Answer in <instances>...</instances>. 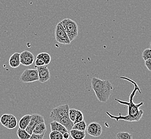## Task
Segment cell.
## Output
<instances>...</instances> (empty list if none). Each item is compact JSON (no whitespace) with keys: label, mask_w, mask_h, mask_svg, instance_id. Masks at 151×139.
Returning a JSON list of instances; mask_svg holds the SVG:
<instances>
[{"label":"cell","mask_w":151,"mask_h":139,"mask_svg":"<svg viewBox=\"0 0 151 139\" xmlns=\"http://www.w3.org/2000/svg\"><path fill=\"white\" fill-rule=\"evenodd\" d=\"M124 78L127 79V80H128L129 81H131V82H132L133 84L134 85V90H132V92H131L130 95L129 101L126 102L124 101H121V100H119V99H115V100L119 103L120 104H123V105H125L128 106V114L125 116H122L121 113H119V116H114L108 111H106V113L111 119L116 120V122H119V120H123L125 121L130 122H139L142 118V115L144 114L143 110L139 109V107L144 104V102H140L139 103L136 104V103H134V97L137 90L139 91L140 94H141V91H140L138 86L137 85L135 82L132 81L129 79L125 78Z\"/></svg>","instance_id":"cell-1"},{"label":"cell","mask_w":151,"mask_h":139,"mask_svg":"<svg viewBox=\"0 0 151 139\" xmlns=\"http://www.w3.org/2000/svg\"><path fill=\"white\" fill-rule=\"evenodd\" d=\"M91 82L96 98L102 103H106L113 93V85L108 80H102L96 77H93Z\"/></svg>","instance_id":"cell-2"},{"label":"cell","mask_w":151,"mask_h":139,"mask_svg":"<svg viewBox=\"0 0 151 139\" xmlns=\"http://www.w3.org/2000/svg\"><path fill=\"white\" fill-rule=\"evenodd\" d=\"M69 106L68 104H63L52 109L50 117L53 121L60 123L64 126L68 131L73 129V123L69 117Z\"/></svg>","instance_id":"cell-3"},{"label":"cell","mask_w":151,"mask_h":139,"mask_svg":"<svg viewBox=\"0 0 151 139\" xmlns=\"http://www.w3.org/2000/svg\"><path fill=\"white\" fill-rule=\"evenodd\" d=\"M60 22L63 27L70 42L74 40L78 36V27L77 24L75 21L69 18L64 19L61 20Z\"/></svg>","instance_id":"cell-4"},{"label":"cell","mask_w":151,"mask_h":139,"mask_svg":"<svg viewBox=\"0 0 151 139\" xmlns=\"http://www.w3.org/2000/svg\"><path fill=\"white\" fill-rule=\"evenodd\" d=\"M55 37L57 42L63 44H69L71 43L61 22L60 21L56 26Z\"/></svg>","instance_id":"cell-5"},{"label":"cell","mask_w":151,"mask_h":139,"mask_svg":"<svg viewBox=\"0 0 151 139\" xmlns=\"http://www.w3.org/2000/svg\"><path fill=\"white\" fill-rule=\"evenodd\" d=\"M20 81L24 83H30L39 81V76L37 69H28L24 71L20 77Z\"/></svg>","instance_id":"cell-6"},{"label":"cell","mask_w":151,"mask_h":139,"mask_svg":"<svg viewBox=\"0 0 151 139\" xmlns=\"http://www.w3.org/2000/svg\"><path fill=\"white\" fill-rule=\"evenodd\" d=\"M45 122L44 117L39 114L33 113L31 115V118L30 120L29 124L25 129V130L28 133L31 135L33 133V130L38 124Z\"/></svg>","instance_id":"cell-7"},{"label":"cell","mask_w":151,"mask_h":139,"mask_svg":"<svg viewBox=\"0 0 151 139\" xmlns=\"http://www.w3.org/2000/svg\"><path fill=\"white\" fill-rule=\"evenodd\" d=\"M35 67L38 71L39 81L41 83H44L50 80V74L49 69L46 65L40 67Z\"/></svg>","instance_id":"cell-8"},{"label":"cell","mask_w":151,"mask_h":139,"mask_svg":"<svg viewBox=\"0 0 151 139\" xmlns=\"http://www.w3.org/2000/svg\"><path fill=\"white\" fill-rule=\"evenodd\" d=\"M87 133L93 137H99L101 135L102 132L101 125L96 123L92 122L88 125L86 128Z\"/></svg>","instance_id":"cell-9"},{"label":"cell","mask_w":151,"mask_h":139,"mask_svg":"<svg viewBox=\"0 0 151 139\" xmlns=\"http://www.w3.org/2000/svg\"><path fill=\"white\" fill-rule=\"evenodd\" d=\"M35 61V56L29 51H24L20 53V64L24 66L31 65Z\"/></svg>","instance_id":"cell-10"},{"label":"cell","mask_w":151,"mask_h":139,"mask_svg":"<svg viewBox=\"0 0 151 139\" xmlns=\"http://www.w3.org/2000/svg\"><path fill=\"white\" fill-rule=\"evenodd\" d=\"M9 65L12 68H17L20 65V53L15 52L10 56L9 60Z\"/></svg>","instance_id":"cell-11"},{"label":"cell","mask_w":151,"mask_h":139,"mask_svg":"<svg viewBox=\"0 0 151 139\" xmlns=\"http://www.w3.org/2000/svg\"><path fill=\"white\" fill-rule=\"evenodd\" d=\"M50 130L52 131L56 130V131L60 132L62 134H64L65 132H68L64 126L61 124L60 123L56 121H52V122H51L50 124Z\"/></svg>","instance_id":"cell-12"},{"label":"cell","mask_w":151,"mask_h":139,"mask_svg":"<svg viewBox=\"0 0 151 139\" xmlns=\"http://www.w3.org/2000/svg\"><path fill=\"white\" fill-rule=\"evenodd\" d=\"M31 118V115H26L22 117L20 119L18 125L19 128L22 130H25L29 124L30 120Z\"/></svg>","instance_id":"cell-13"},{"label":"cell","mask_w":151,"mask_h":139,"mask_svg":"<svg viewBox=\"0 0 151 139\" xmlns=\"http://www.w3.org/2000/svg\"><path fill=\"white\" fill-rule=\"evenodd\" d=\"M70 135L73 139H84L86 133L84 131L72 129L70 130Z\"/></svg>","instance_id":"cell-14"},{"label":"cell","mask_w":151,"mask_h":139,"mask_svg":"<svg viewBox=\"0 0 151 139\" xmlns=\"http://www.w3.org/2000/svg\"><path fill=\"white\" fill-rule=\"evenodd\" d=\"M46 130V125L45 124V123L42 122L36 125V126L33 130V133L35 134H45Z\"/></svg>","instance_id":"cell-15"},{"label":"cell","mask_w":151,"mask_h":139,"mask_svg":"<svg viewBox=\"0 0 151 139\" xmlns=\"http://www.w3.org/2000/svg\"><path fill=\"white\" fill-rule=\"evenodd\" d=\"M37 58H40L42 60L45 65H48L50 63L51 61L50 55L47 52H41L37 56Z\"/></svg>","instance_id":"cell-16"},{"label":"cell","mask_w":151,"mask_h":139,"mask_svg":"<svg viewBox=\"0 0 151 139\" xmlns=\"http://www.w3.org/2000/svg\"><path fill=\"white\" fill-rule=\"evenodd\" d=\"M17 124V120L16 117L15 116H14L13 115L10 114L9 122H8V126L6 128H8V129H10V130L14 129V128H16Z\"/></svg>","instance_id":"cell-17"},{"label":"cell","mask_w":151,"mask_h":139,"mask_svg":"<svg viewBox=\"0 0 151 139\" xmlns=\"http://www.w3.org/2000/svg\"><path fill=\"white\" fill-rule=\"evenodd\" d=\"M86 128H87L86 123L84 120H83L81 122L75 124H73V129L85 132V130H86Z\"/></svg>","instance_id":"cell-18"},{"label":"cell","mask_w":151,"mask_h":139,"mask_svg":"<svg viewBox=\"0 0 151 139\" xmlns=\"http://www.w3.org/2000/svg\"><path fill=\"white\" fill-rule=\"evenodd\" d=\"M17 135L19 139H29L31 135L28 133L25 130H22L19 128L18 129Z\"/></svg>","instance_id":"cell-19"},{"label":"cell","mask_w":151,"mask_h":139,"mask_svg":"<svg viewBox=\"0 0 151 139\" xmlns=\"http://www.w3.org/2000/svg\"><path fill=\"white\" fill-rule=\"evenodd\" d=\"M116 139H133L131 134L126 132H121L116 135Z\"/></svg>","instance_id":"cell-20"},{"label":"cell","mask_w":151,"mask_h":139,"mask_svg":"<svg viewBox=\"0 0 151 139\" xmlns=\"http://www.w3.org/2000/svg\"><path fill=\"white\" fill-rule=\"evenodd\" d=\"M10 114L6 113L4 114L0 118V123L1 124L3 125V126L7 128L8 122H9V118H10Z\"/></svg>","instance_id":"cell-21"},{"label":"cell","mask_w":151,"mask_h":139,"mask_svg":"<svg viewBox=\"0 0 151 139\" xmlns=\"http://www.w3.org/2000/svg\"><path fill=\"white\" fill-rule=\"evenodd\" d=\"M50 139H64L63 134L60 132L54 130L51 131L50 134Z\"/></svg>","instance_id":"cell-22"},{"label":"cell","mask_w":151,"mask_h":139,"mask_svg":"<svg viewBox=\"0 0 151 139\" xmlns=\"http://www.w3.org/2000/svg\"><path fill=\"white\" fill-rule=\"evenodd\" d=\"M83 120H84L83 113L81 112V111L77 110V115H76V116L75 120L74 122L73 123V124H77L78 123L81 122Z\"/></svg>","instance_id":"cell-23"},{"label":"cell","mask_w":151,"mask_h":139,"mask_svg":"<svg viewBox=\"0 0 151 139\" xmlns=\"http://www.w3.org/2000/svg\"><path fill=\"white\" fill-rule=\"evenodd\" d=\"M142 57L145 61L150 58H151V48H148L144 50V51L142 52Z\"/></svg>","instance_id":"cell-24"},{"label":"cell","mask_w":151,"mask_h":139,"mask_svg":"<svg viewBox=\"0 0 151 139\" xmlns=\"http://www.w3.org/2000/svg\"><path fill=\"white\" fill-rule=\"evenodd\" d=\"M77 110L75 109H69V117L71 122L73 123L75 121L76 118V116L77 115Z\"/></svg>","instance_id":"cell-25"},{"label":"cell","mask_w":151,"mask_h":139,"mask_svg":"<svg viewBox=\"0 0 151 139\" xmlns=\"http://www.w3.org/2000/svg\"><path fill=\"white\" fill-rule=\"evenodd\" d=\"M45 134H35L32 133L29 139H44Z\"/></svg>","instance_id":"cell-26"},{"label":"cell","mask_w":151,"mask_h":139,"mask_svg":"<svg viewBox=\"0 0 151 139\" xmlns=\"http://www.w3.org/2000/svg\"><path fill=\"white\" fill-rule=\"evenodd\" d=\"M45 65L42 60L40 58H37L35 62V67H40Z\"/></svg>","instance_id":"cell-27"},{"label":"cell","mask_w":151,"mask_h":139,"mask_svg":"<svg viewBox=\"0 0 151 139\" xmlns=\"http://www.w3.org/2000/svg\"><path fill=\"white\" fill-rule=\"evenodd\" d=\"M145 66L147 67V69L149 70V71H151V58L148 59L147 60L145 61Z\"/></svg>","instance_id":"cell-28"},{"label":"cell","mask_w":151,"mask_h":139,"mask_svg":"<svg viewBox=\"0 0 151 139\" xmlns=\"http://www.w3.org/2000/svg\"><path fill=\"white\" fill-rule=\"evenodd\" d=\"M63 139H68L70 137V134L68 132H65L64 134H63Z\"/></svg>","instance_id":"cell-29"}]
</instances>
